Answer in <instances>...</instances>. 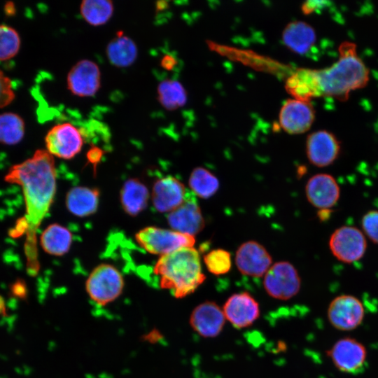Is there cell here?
Wrapping results in <instances>:
<instances>
[{
  "label": "cell",
  "mask_w": 378,
  "mask_h": 378,
  "mask_svg": "<svg viewBox=\"0 0 378 378\" xmlns=\"http://www.w3.org/2000/svg\"><path fill=\"white\" fill-rule=\"evenodd\" d=\"M106 54L112 65L125 68L136 61L138 49L135 42L120 31L107 45Z\"/></svg>",
  "instance_id": "cb8c5ba5"
},
{
  "label": "cell",
  "mask_w": 378,
  "mask_h": 378,
  "mask_svg": "<svg viewBox=\"0 0 378 378\" xmlns=\"http://www.w3.org/2000/svg\"><path fill=\"white\" fill-rule=\"evenodd\" d=\"M103 155V150L97 146H92L88 152L87 158L92 163L98 162Z\"/></svg>",
  "instance_id": "d590c367"
},
{
  "label": "cell",
  "mask_w": 378,
  "mask_h": 378,
  "mask_svg": "<svg viewBox=\"0 0 378 378\" xmlns=\"http://www.w3.org/2000/svg\"><path fill=\"white\" fill-rule=\"evenodd\" d=\"M167 222L173 230L193 236L204 227V219L201 209L190 192L183 202L167 215Z\"/></svg>",
  "instance_id": "7c38bea8"
},
{
  "label": "cell",
  "mask_w": 378,
  "mask_h": 378,
  "mask_svg": "<svg viewBox=\"0 0 378 378\" xmlns=\"http://www.w3.org/2000/svg\"><path fill=\"white\" fill-rule=\"evenodd\" d=\"M223 311L225 318L237 328L252 325L260 316L258 302L246 292L231 295L225 302Z\"/></svg>",
  "instance_id": "e0dca14e"
},
{
  "label": "cell",
  "mask_w": 378,
  "mask_h": 378,
  "mask_svg": "<svg viewBox=\"0 0 378 378\" xmlns=\"http://www.w3.org/2000/svg\"><path fill=\"white\" fill-rule=\"evenodd\" d=\"M71 242L72 234L69 230L57 223L48 225L40 237V244L43 251L56 256L66 253Z\"/></svg>",
  "instance_id": "d4e9b609"
},
{
  "label": "cell",
  "mask_w": 378,
  "mask_h": 378,
  "mask_svg": "<svg viewBox=\"0 0 378 378\" xmlns=\"http://www.w3.org/2000/svg\"><path fill=\"white\" fill-rule=\"evenodd\" d=\"M114 8L111 1L85 0L80 6L83 18L92 26L106 24L112 17Z\"/></svg>",
  "instance_id": "4316f807"
},
{
  "label": "cell",
  "mask_w": 378,
  "mask_h": 378,
  "mask_svg": "<svg viewBox=\"0 0 378 378\" xmlns=\"http://www.w3.org/2000/svg\"><path fill=\"white\" fill-rule=\"evenodd\" d=\"M160 104L168 111L183 106L187 102V92L183 85L176 80H162L157 88Z\"/></svg>",
  "instance_id": "484cf974"
},
{
  "label": "cell",
  "mask_w": 378,
  "mask_h": 378,
  "mask_svg": "<svg viewBox=\"0 0 378 378\" xmlns=\"http://www.w3.org/2000/svg\"><path fill=\"white\" fill-rule=\"evenodd\" d=\"M150 197L148 188L137 178L127 179L120 190V204L127 214L135 216L146 209Z\"/></svg>",
  "instance_id": "603a6c76"
},
{
  "label": "cell",
  "mask_w": 378,
  "mask_h": 378,
  "mask_svg": "<svg viewBox=\"0 0 378 378\" xmlns=\"http://www.w3.org/2000/svg\"><path fill=\"white\" fill-rule=\"evenodd\" d=\"M328 4L326 1H307L302 5V10L304 14H310Z\"/></svg>",
  "instance_id": "e575fe53"
},
{
  "label": "cell",
  "mask_w": 378,
  "mask_h": 378,
  "mask_svg": "<svg viewBox=\"0 0 378 378\" xmlns=\"http://www.w3.org/2000/svg\"><path fill=\"white\" fill-rule=\"evenodd\" d=\"M153 272L159 277L160 286L176 298L192 293L205 280L199 252L185 247L160 256Z\"/></svg>",
  "instance_id": "3957f363"
},
{
  "label": "cell",
  "mask_w": 378,
  "mask_h": 378,
  "mask_svg": "<svg viewBox=\"0 0 378 378\" xmlns=\"http://www.w3.org/2000/svg\"><path fill=\"white\" fill-rule=\"evenodd\" d=\"M24 122L18 114L6 112L0 114V143L18 144L24 135Z\"/></svg>",
  "instance_id": "f1b7e54d"
},
{
  "label": "cell",
  "mask_w": 378,
  "mask_h": 378,
  "mask_svg": "<svg viewBox=\"0 0 378 378\" xmlns=\"http://www.w3.org/2000/svg\"><path fill=\"white\" fill-rule=\"evenodd\" d=\"M321 95L346 101L351 91L365 87L369 69L359 57L356 45L344 41L339 46V58L329 67L316 70Z\"/></svg>",
  "instance_id": "7a4b0ae2"
},
{
  "label": "cell",
  "mask_w": 378,
  "mask_h": 378,
  "mask_svg": "<svg viewBox=\"0 0 378 378\" xmlns=\"http://www.w3.org/2000/svg\"><path fill=\"white\" fill-rule=\"evenodd\" d=\"M66 84L69 90L76 96H94L101 86V71L99 66L89 59L78 61L69 71Z\"/></svg>",
  "instance_id": "8fae6325"
},
{
  "label": "cell",
  "mask_w": 378,
  "mask_h": 378,
  "mask_svg": "<svg viewBox=\"0 0 378 378\" xmlns=\"http://www.w3.org/2000/svg\"><path fill=\"white\" fill-rule=\"evenodd\" d=\"M0 315H6V307L4 299L0 295Z\"/></svg>",
  "instance_id": "74e56055"
},
{
  "label": "cell",
  "mask_w": 378,
  "mask_h": 378,
  "mask_svg": "<svg viewBox=\"0 0 378 378\" xmlns=\"http://www.w3.org/2000/svg\"><path fill=\"white\" fill-rule=\"evenodd\" d=\"M308 202L319 210H330L338 202L340 188L330 174L321 173L312 176L305 186Z\"/></svg>",
  "instance_id": "2e32d148"
},
{
  "label": "cell",
  "mask_w": 378,
  "mask_h": 378,
  "mask_svg": "<svg viewBox=\"0 0 378 378\" xmlns=\"http://www.w3.org/2000/svg\"><path fill=\"white\" fill-rule=\"evenodd\" d=\"M223 311L215 302L206 301L197 305L190 316V325L200 336L214 337L220 334L225 324Z\"/></svg>",
  "instance_id": "d6986e66"
},
{
  "label": "cell",
  "mask_w": 378,
  "mask_h": 378,
  "mask_svg": "<svg viewBox=\"0 0 378 378\" xmlns=\"http://www.w3.org/2000/svg\"><path fill=\"white\" fill-rule=\"evenodd\" d=\"M15 96L12 81L0 69V108L10 104Z\"/></svg>",
  "instance_id": "d6a6232c"
},
{
  "label": "cell",
  "mask_w": 378,
  "mask_h": 378,
  "mask_svg": "<svg viewBox=\"0 0 378 378\" xmlns=\"http://www.w3.org/2000/svg\"><path fill=\"white\" fill-rule=\"evenodd\" d=\"M138 244L147 252L160 256L185 247H193V236L173 230L155 226L146 227L135 235Z\"/></svg>",
  "instance_id": "5b68a950"
},
{
  "label": "cell",
  "mask_w": 378,
  "mask_h": 378,
  "mask_svg": "<svg viewBox=\"0 0 378 378\" xmlns=\"http://www.w3.org/2000/svg\"><path fill=\"white\" fill-rule=\"evenodd\" d=\"M206 269L214 275L227 273L232 266L231 255L224 249L217 248L209 251L204 256Z\"/></svg>",
  "instance_id": "4dcf8cb0"
},
{
  "label": "cell",
  "mask_w": 378,
  "mask_h": 378,
  "mask_svg": "<svg viewBox=\"0 0 378 378\" xmlns=\"http://www.w3.org/2000/svg\"><path fill=\"white\" fill-rule=\"evenodd\" d=\"M125 286L120 272L113 265L102 263L89 274L85 282L86 293L91 301L106 306L122 294Z\"/></svg>",
  "instance_id": "277c9868"
},
{
  "label": "cell",
  "mask_w": 378,
  "mask_h": 378,
  "mask_svg": "<svg viewBox=\"0 0 378 378\" xmlns=\"http://www.w3.org/2000/svg\"><path fill=\"white\" fill-rule=\"evenodd\" d=\"M327 353L335 368L344 373L356 374L366 363L365 346L352 337L340 339Z\"/></svg>",
  "instance_id": "30bf717a"
},
{
  "label": "cell",
  "mask_w": 378,
  "mask_h": 378,
  "mask_svg": "<svg viewBox=\"0 0 378 378\" xmlns=\"http://www.w3.org/2000/svg\"><path fill=\"white\" fill-rule=\"evenodd\" d=\"M5 180L22 187L25 202L27 269L34 276L39 270L36 232L48 214L56 192V170L53 156L46 150H37L32 157L15 164Z\"/></svg>",
  "instance_id": "6da1fadb"
},
{
  "label": "cell",
  "mask_w": 378,
  "mask_h": 378,
  "mask_svg": "<svg viewBox=\"0 0 378 378\" xmlns=\"http://www.w3.org/2000/svg\"><path fill=\"white\" fill-rule=\"evenodd\" d=\"M282 41L290 50L298 55H304L315 44L316 34L314 29L308 23L293 21L284 29Z\"/></svg>",
  "instance_id": "44dd1931"
},
{
  "label": "cell",
  "mask_w": 378,
  "mask_h": 378,
  "mask_svg": "<svg viewBox=\"0 0 378 378\" xmlns=\"http://www.w3.org/2000/svg\"><path fill=\"white\" fill-rule=\"evenodd\" d=\"M272 262V259L269 252L255 241L241 244L236 252V265L244 275L260 277L266 274Z\"/></svg>",
  "instance_id": "5bb4252c"
},
{
  "label": "cell",
  "mask_w": 378,
  "mask_h": 378,
  "mask_svg": "<svg viewBox=\"0 0 378 378\" xmlns=\"http://www.w3.org/2000/svg\"><path fill=\"white\" fill-rule=\"evenodd\" d=\"M286 89L295 99L302 101L322 97L316 69H298L287 78Z\"/></svg>",
  "instance_id": "ffe728a7"
},
{
  "label": "cell",
  "mask_w": 378,
  "mask_h": 378,
  "mask_svg": "<svg viewBox=\"0 0 378 378\" xmlns=\"http://www.w3.org/2000/svg\"><path fill=\"white\" fill-rule=\"evenodd\" d=\"M99 198L98 189L76 186L67 192L65 204L72 214L78 217H85L96 212Z\"/></svg>",
  "instance_id": "7402d4cb"
},
{
  "label": "cell",
  "mask_w": 378,
  "mask_h": 378,
  "mask_svg": "<svg viewBox=\"0 0 378 378\" xmlns=\"http://www.w3.org/2000/svg\"><path fill=\"white\" fill-rule=\"evenodd\" d=\"M10 293L13 297L24 300L27 295V288L25 282L18 279L10 287Z\"/></svg>",
  "instance_id": "836d02e7"
},
{
  "label": "cell",
  "mask_w": 378,
  "mask_h": 378,
  "mask_svg": "<svg viewBox=\"0 0 378 378\" xmlns=\"http://www.w3.org/2000/svg\"><path fill=\"white\" fill-rule=\"evenodd\" d=\"M341 150L340 141L334 134L327 130H318L310 134L306 141V153L309 161L318 167L332 164Z\"/></svg>",
  "instance_id": "9a60e30c"
},
{
  "label": "cell",
  "mask_w": 378,
  "mask_h": 378,
  "mask_svg": "<svg viewBox=\"0 0 378 378\" xmlns=\"http://www.w3.org/2000/svg\"><path fill=\"white\" fill-rule=\"evenodd\" d=\"M328 246L336 259L350 264L363 257L367 249V241L365 234L358 228L344 225L332 233Z\"/></svg>",
  "instance_id": "8992f818"
},
{
  "label": "cell",
  "mask_w": 378,
  "mask_h": 378,
  "mask_svg": "<svg viewBox=\"0 0 378 378\" xmlns=\"http://www.w3.org/2000/svg\"><path fill=\"white\" fill-rule=\"evenodd\" d=\"M361 227L363 234L378 245V211L366 212L362 217Z\"/></svg>",
  "instance_id": "1f68e13d"
},
{
  "label": "cell",
  "mask_w": 378,
  "mask_h": 378,
  "mask_svg": "<svg viewBox=\"0 0 378 378\" xmlns=\"http://www.w3.org/2000/svg\"><path fill=\"white\" fill-rule=\"evenodd\" d=\"M20 48V38L13 27L0 24V61L14 57Z\"/></svg>",
  "instance_id": "f546056e"
},
{
  "label": "cell",
  "mask_w": 378,
  "mask_h": 378,
  "mask_svg": "<svg viewBox=\"0 0 378 378\" xmlns=\"http://www.w3.org/2000/svg\"><path fill=\"white\" fill-rule=\"evenodd\" d=\"M14 6L12 4V5H10V3L8 4V5H6L5 6V11L8 14V15H10V14H13L14 13V11L13 10H10V8L13 7Z\"/></svg>",
  "instance_id": "f35d334b"
},
{
  "label": "cell",
  "mask_w": 378,
  "mask_h": 378,
  "mask_svg": "<svg viewBox=\"0 0 378 378\" xmlns=\"http://www.w3.org/2000/svg\"><path fill=\"white\" fill-rule=\"evenodd\" d=\"M46 150L52 156L69 160L80 153L83 145L81 131L70 122L53 126L45 138Z\"/></svg>",
  "instance_id": "ba28073f"
},
{
  "label": "cell",
  "mask_w": 378,
  "mask_h": 378,
  "mask_svg": "<svg viewBox=\"0 0 378 378\" xmlns=\"http://www.w3.org/2000/svg\"><path fill=\"white\" fill-rule=\"evenodd\" d=\"M174 64V59L169 55L164 56L160 62L161 66L166 69H171Z\"/></svg>",
  "instance_id": "8d00e7d4"
},
{
  "label": "cell",
  "mask_w": 378,
  "mask_h": 378,
  "mask_svg": "<svg viewBox=\"0 0 378 378\" xmlns=\"http://www.w3.org/2000/svg\"><path fill=\"white\" fill-rule=\"evenodd\" d=\"M186 193L184 185L178 179L172 176H167L154 183L151 200L158 212L169 213L183 202Z\"/></svg>",
  "instance_id": "ac0fdd59"
},
{
  "label": "cell",
  "mask_w": 378,
  "mask_h": 378,
  "mask_svg": "<svg viewBox=\"0 0 378 378\" xmlns=\"http://www.w3.org/2000/svg\"><path fill=\"white\" fill-rule=\"evenodd\" d=\"M188 184L195 195L203 199L212 197L219 188L218 178L202 167H197L192 171Z\"/></svg>",
  "instance_id": "83f0119b"
},
{
  "label": "cell",
  "mask_w": 378,
  "mask_h": 378,
  "mask_svg": "<svg viewBox=\"0 0 378 378\" xmlns=\"http://www.w3.org/2000/svg\"><path fill=\"white\" fill-rule=\"evenodd\" d=\"M315 118V111L310 102L291 99L281 108L279 115L281 127L290 134L306 132Z\"/></svg>",
  "instance_id": "4fadbf2b"
},
{
  "label": "cell",
  "mask_w": 378,
  "mask_h": 378,
  "mask_svg": "<svg viewBox=\"0 0 378 378\" xmlns=\"http://www.w3.org/2000/svg\"><path fill=\"white\" fill-rule=\"evenodd\" d=\"M263 286L270 296L286 300L298 293L301 279L291 263L280 261L273 264L264 275Z\"/></svg>",
  "instance_id": "52a82bcc"
},
{
  "label": "cell",
  "mask_w": 378,
  "mask_h": 378,
  "mask_svg": "<svg viewBox=\"0 0 378 378\" xmlns=\"http://www.w3.org/2000/svg\"><path fill=\"white\" fill-rule=\"evenodd\" d=\"M328 318L337 330L350 331L358 328L363 321L364 307L356 297L343 294L335 298L328 308Z\"/></svg>",
  "instance_id": "9c48e42d"
}]
</instances>
